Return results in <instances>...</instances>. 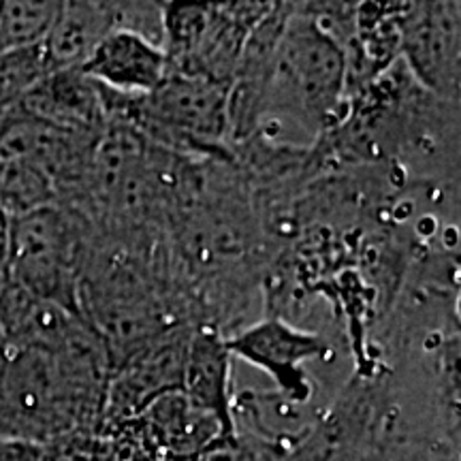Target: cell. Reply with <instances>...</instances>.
<instances>
[{"instance_id": "obj_14", "label": "cell", "mask_w": 461, "mask_h": 461, "mask_svg": "<svg viewBox=\"0 0 461 461\" xmlns=\"http://www.w3.org/2000/svg\"><path fill=\"white\" fill-rule=\"evenodd\" d=\"M60 3H0V54L41 45L54 24Z\"/></svg>"}, {"instance_id": "obj_20", "label": "cell", "mask_w": 461, "mask_h": 461, "mask_svg": "<svg viewBox=\"0 0 461 461\" xmlns=\"http://www.w3.org/2000/svg\"><path fill=\"white\" fill-rule=\"evenodd\" d=\"M5 348V336H3V330H0V350Z\"/></svg>"}, {"instance_id": "obj_1", "label": "cell", "mask_w": 461, "mask_h": 461, "mask_svg": "<svg viewBox=\"0 0 461 461\" xmlns=\"http://www.w3.org/2000/svg\"><path fill=\"white\" fill-rule=\"evenodd\" d=\"M113 363L88 321L58 348L7 346L0 357V440L50 445L101 434Z\"/></svg>"}, {"instance_id": "obj_10", "label": "cell", "mask_w": 461, "mask_h": 461, "mask_svg": "<svg viewBox=\"0 0 461 461\" xmlns=\"http://www.w3.org/2000/svg\"><path fill=\"white\" fill-rule=\"evenodd\" d=\"M79 68L115 95L143 96L158 88L169 73V62L160 45L135 32L113 31Z\"/></svg>"}, {"instance_id": "obj_17", "label": "cell", "mask_w": 461, "mask_h": 461, "mask_svg": "<svg viewBox=\"0 0 461 461\" xmlns=\"http://www.w3.org/2000/svg\"><path fill=\"white\" fill-rule=\"evenodd\" d=\"M0 461H41V447L17 440H0Z\"/></svg>"}, {"instance_id": "obj_19", "label": "cell", "mask_w": 461, "mask_h": 461, "mask_svg": "<svg viewBox=\"0 0 461 461\" xmlns=\"http://www.w3.org/2000/svg\"><path fill=\"white\" fill-rule=\"evenodd\" d=\"M7 221H9V218L5 216V212H3V210H0V229L7 227Z\"/></svg>"}, {"instance_id": "obj_16", "label": "cell", "mask_w": 461, "mask_h": 461, "mask_svg": "<svg viewBox=\"0 0 461 461\" xmlns=\"http://www.w3.org/2000/svg\"><path fill=\"white\" fill-rule=\"evenodd\" d=\"M41 461H107V438L75 431L41 447Z\"/></svg>"}, {"instance_id": "obj_9", "label": "cell", "mask_w": 461, "mask_h": 461, "mask_svg": "<svg viewBox=\"0 0 461 461\" xmlns=\"http://www.w3.org/2000/svg\"><path fill=\"white\" fill-rule=\"evenodd\" d=\"M17 112L86 135H103L109 126L107 88L92 82L82 68L50 71L22 96Z\"/></svg>"}, {"instance_id": "obj_8", "label": "cell", "mask_w": 461, "mask_h": 461, "mask_svg": "<svg viewBox=\"0 0 461 461\" xmlns=\"http://www.w3.org/2000/svg\"><path fill=\"white\" fill-rule=\"evenodd\" d=\"M193 330L190 325L176 327L115 367L107 389L101 436L140 417L158 397L182 391Z\"/></svg>"}, {"instance_id": "obj_22", "label": "cell", "mask_w": 461, "mask_h": 461, "mask_svg": "<svg viewBox=\"0 0 461 461\" xmlns=\"http://www.w3.org/2000/svg\"><path fill=\"white\" fill-rule=\"evenodd\" d=\"M0 357H3V350H0Z\"/></svg>"}, {"instance_id": "obj_21", "label": "cell", "mask_w": 461, "mask_h": 461, "mask_svg": "<svg viewBox=\"0 0 461 461\" xmlns=\"http://www.w3.org/2000/svg\"><path fill=\"white\" fill-rule=\"evenodd\" d=\"M5 113H7V112H5V109H3V107H0V118H3V115H5Z\"/></svg>"}, {"instance_id": "obj_2", "label": "cell", "mask_w": 461, "mask_h": 461, "mask_svg": "<svg viewBox=\"0 0 461 461\" xmlns=\"http://www.w3.org/2000/svg\"><path fill=\"white\" fill-rule=\"evenodd\" d=\"M348 105L344 50L316 24L302 3H288L265 82L257 131L246 143L310 152L321 137L342 122Z\"/></svg>"}, {"instance_id": "obj_11", "label": "cell", "mask_w": 461, "mask_h": 461, "mask_svg": "<svg viewBox=\"0 0 461 461\" xmlns=\"http://www.w3.org/2000/svg\"><path fill=\"white\" fill-rule=\"evenodd\" d=\"M182 393L201 411L216 417L224 434H235L233 357L224 333L214 327H194L190 333Z\"/></svg>"}, {"instance_id": "obj_13", "label": "cell", "mask_w": 461, "mask_h": 461, "mask_svg": "<svg viewBox=\"0 0 461 461\" xmlns=\"http://www.w3.org/2000/svg\"><path fill=\"white\" fill-rule=\"evenodd\" d=\"M118 31V3H60L41 48L50 71L79 68L103 39Z\"/></svg>"}, {"instance_id": "obj_18", "label": "cell", "mask_w": 461, "mask_h": 461, "mask_svg": "<svg viewBox=\"0 0 461 461\" xmlns=\"http://www.w3.org/2000/svg\"><path fill=\"white\" fill-rule=\"evenodd\" d=\"M9 224V221H7ZM14 274H11V258H9V233L7 227L0 229V299L9 293L14 286Z\"/></svg>"}, {"instance_id": "obj_6", "label": "cell", "mask_w": 461, "mask_h": 461, "mask_svg": "<svg viewBox=\"0 0 461 461\" xmlns=\"http://www.w3.org/2000/svg\"><path fill=\"white\" fill-rule=\"evenodd\" d=\"M400 62L420 90L459 105L461 99V5L403 3L397 20Z\"/></svg>"}, {"instance_id": "obj_4", "label": "cell", "mask_w": 461, "mask_h": 461, "mask_svg": "<svg viewBox=\"0 0 461 461\" xmlns=\"http://www.w3.org/2000/svg\"><path fill=\"white\" fill-rule=\"evenodd\" d=\"M7 233L15 285L79 312V280L95 233L88 218L56 203L9 218Z\"/></svg>"}, {"instance_id": "obj_3", "label": "cell", "mask_w": 461, "mask_h": 461, "mask_svg": "<svg viewBox=\"0 0 461 461\" xmlns=\"http://www.w3.org/2000/svg\"><path fill=\"white\" fill-rule=\"evenodd\" d=\"M229 90L214 79L169 71L149 95L107 90L109 118L177 157L235 163L229 148Z\"/></svg>"}, {"instance_id": "obj_15", "label": "cell", "mask_w": 461, "mask_h": 461, "mask_svg": "<svg viewBox=\"0 0 461 461\" xmlns=\"http://www.w3.org/2000/svg\"><path fill=\"white\" fill-rule=\"evenodd\" d=\"M48 73L50 67L41 45L0 54V107L11 112Z\"/></svg>"}, {"instance_id": "obj_12", "label": "cell", "mask_w": 461, "mask_h": 461, "mask_svg": "<svg viewBox=\"0 0 461 461\" xmlns=\"http://www.w3.org/2000/svg\"><path fill=\"white\" fill-rule=\"evenodd\" d=\"M137 419L169 459L197 457L212 442L227 436L218 419L194 406L182 391L158 397Z\"/></svg>"}, {"instance_id": "obj_7", "label": "cell", "mask_w": 461, "mask_h": 461, "mask_svg": "<svg viewBox=\"0 0 461 461\" xmlns=\"http://www.w3.org/2000/svg\"><path fill=\"white\" fill-rule=\"evenodd\" d=\"M224 342L230 357L267 374L276 393L297 406H310L314 397V383L305 372V363L327 361L336 355L327 336L272 314L233 331Z\"/></svg>"}, {"instance_id": "obj_5", "label": "cell", "mask_w": 461, "mask_h": 461, "mask_svg": "<svg viewBox=\"0 0 461 461\" xmlns=\"http://www.w3.org/2000/svg\"><path fill=\"white\" fill-rule=\"evenodd\" d=\"M274 3H163V51L169 71L233 84L241 51Z\"/></svg>"}]
</instances>
